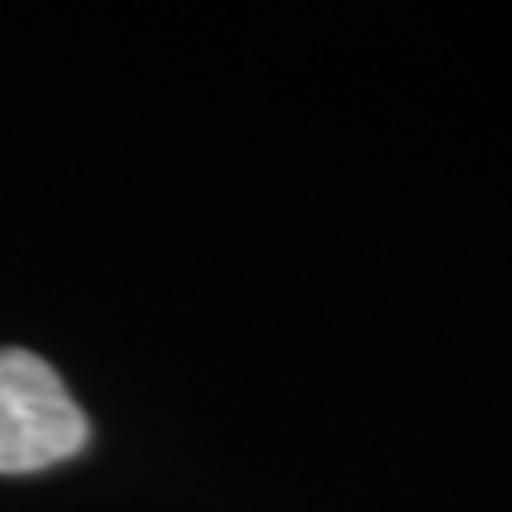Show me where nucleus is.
<instances>
[{"mask_svg": "<svg viewBox=\"0 0 512 512\" xmlns=\"http://www.w3.org/2000/svg\"><path fill=\"white\" fill-rule=\"evenodd\" d=\"M90 419L47 359L0 346V474H35L77 457Z\"/></svg>", "mask_w": 512, "mask_h": 512, "instance_id": "1", "label": "nucleus"}]
</instances>
